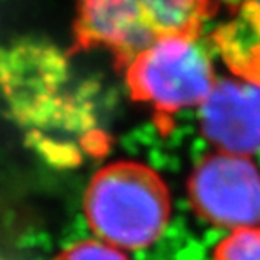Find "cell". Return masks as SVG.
<instances>
[{
	"instance_id": "cell-1",
	"label": "cell",
	"mask_w": 260,
	"mask_h": 260,
	"mask_svg": "<svg viewBox=\"0 0 260 260\" xmlns=\"http://www.w3.org/2000/svg\"><path fill=\"white\" fill-rule=\"evenodd\" d=\"M70 68L54 48L0 49V108L49 162L73 166L103 145L93 113L68 86Z\"/></svg>"
},
{
	"instance_id": "cell-2",
	"label": "cell",
	"mask_w": 260,
	"mask_h": 260,
	"mask_svg": "<svg viewBox=\"0 0 260 260\" xmlns=\"http://www.w3.org/2000/svg\"><path fill=\"white\" fill-rule=\"evenodd\" d=\"M213 0H78L75 51L107 49L117 66L166 38H200Z\"/></svg>"
},
{
	"instance_id": "cell-3",
	"label": "cell",
	"mask_w": 260,
	"mask_h": 260,
	"mask_svg": "<svg viewBox=\"0 0 260 260\" xmlns=\"http://www.w3.org/2000/svg\"><path fill=\"white\" fill-rule=\"evenodd\" d=\"M85 216L98 240L123 250H142L160 238L171 218V194L152 168L118 160L93 176Z\"/></svg>"
},
{
	"instance_id": "cell-4",
	"label": "cell",
	"mask_w": 260,
	"mask_h": 260,
	"mask_svg": "<svg viewBox=\"0 0 260 260\" xmlns=\"http://www.w3.org/2000/svg\"><path fill=\"white\" fill-rule=\"evenodd\" d=\"M134 100L147 103L155 113L171 115L203 105L215 86L210 56L198 38H166L144 49L125 68Z\"/></svg>"
},
{
	"instance_id": "cell-5",
	"label": "cell",
	"mask_w": 260,
	"mask_h": 260,
	"mask_svg": "<svg viewBox=\"0 0 260 260\" xmlns=\"http://www.w3.org/2000/svg\"><path fill=\"white\" fill-rule=\"evenodd\" d=\"M188 196L196 215L218 228L260 223V171L245 155H205L188 179Z\"/></svg>"
},
{
	"instance_id": "cell-6",
	"label": "cell",
	"mask_w": 260,
	"mask_h": 260,
	"mask_svg": "<svg viewBox=\"0 0 260 260\" xmlns=\"http://www.w3.org/2000/svg\"><path fill=\"white\" fill-rule=\"evenodd\" d=\"M200 127L218 152H260V86L245 80H220L200 107Z\"/></svg>"
},
{
	"instance_id": "cell-7",
	"label": "cell",
	"mask_w": 260,
	"mask_h": 260,
	"mask_svg": "<svg viewBox=\"0 0 260 260\" xmlns=\"http://www.w3.org/2000/svg\"><path fill=\"white\" fill-rule=\"evenodd\" d=\"M213 43L237 76L260 86V0H237L235 14L215 30Z\"/></svg>"
},
{
	"instance_id": "cell-8",
	"label": "cell",
	"mask_w": 260,
	"mask_h": 260,
	"mask_svg": "<svg viewBox=\"0 0 260 260\" xmlns=\"http://www.w3.org/2000/svg\"><path fill=\"white\" fill-rule=\"evenodd\" d=\"M213 260H260V225L233 230L215 247Z\"/></svg>"
},
{
	"instance_id": "cell-9",
	"label": "cell",
	"mask_w": 260,
	"mask_h": 260,
	"mask_svg": "<svg viewBox=\"0 0 260 260\" xmlns=\"http://www.w3.org/2000/svg\"><path fill=\"white\" fill-rule=\"evenodd\" d=\"M54 260H128L120 248L102 240H81L63 248Z\"/></svg>"
},
{
	"instance_id": "cell-10",
	"label": "cell",
	"mask_w": 260,
	"mask_h": 260,
	"mask_svg": "<svg viewBox=\"0 0 260 260\" xmlns=\"http://www.w3.org/2000/svg\"><path fill=\"white\" fill-rule=\"evenodd\" d=\"M0 260H7V258H2V257H0Z\"/></svg>"
}]
</instances>
